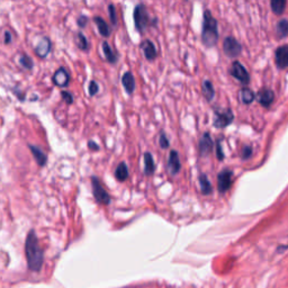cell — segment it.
<instances>
[{"mask_svg": "<svg viewBox=\"0 0 288 288\" xmlns=\"http://www.w3.org/2000/svg\"><path fill=\"white\" fill-rule=\"evenodd\" d=\"M25 252L28 267L32 270H39L43 263V251L39 244L36 234H35L33 230L29 231L27 236L25 243Z\"/></svg>", "mask_w": 288, "mask_h": 288, "instance_id": "1", "label": "cell"}, {"mask_svg": "<svg viewBox=\"0 0 288 288\" xmlns=\"http://www.w3.org/2000/svg\"><path fill=\"white\" fill-rule=\"evenodd\" d=\"M202 41L206 48H213L219 41V23L212 16L208 9L204 11Z\"/></svg>", "mask_w": 288, "mask_h": 288, "instance_id": "2", "label": "cell"}, {"mask_svg": "<svg viewBox=\"0 0 288 288\" xmlns=\"http://www.w3.org/2000/svg\"><path fill=\"white\" fill-rule=\"evenodd\" d=\"M133 17L135 28H137V31L140 33H143L150 24H153V21H151L144 4H138L135 6Z\"/></svg>", "mask_w": 288, "mask_h": 288, "instance_id": "3", "label": "cell"}, {"mask_svg": "<svg viewBox=\"0 0 288 288\" xmlns=\"http://www.w3.org/2000/svg\"><path fill=\"white\" fill-rule=\"evenodd\" d=\"M91 186H92L93 197H95L96 202L98 204L105 205V206H108L111 201L110 195L105 190V188L103 187L101 180H99L96 176H92L91 177Z\"/></svg>", "mask_w": 288, "mask_h": 288, "instance_id": "4", "label": "cell"}, {"mask_svg": "<svg viewBox=\"0 0 288 288\" xmlns=\"http://www.w3.org/2000/svg\"><path fill=\"white\" fill-rule=\"evenodd\" d=\"M234 120V115L230 108L226 109H214L213 125L216 128H224L230 125Z\"/></svg>", "mask_w": 288, "mask_h": 288, "instance_id": "5", "label": "cell"}, {"mask_svg": "<svg viewBox=\"0 0 288 288\" xmlns=\"http://www.w3.org/2000/svg\"><path fill=\"white\" fill-rule=\"evenodd\" d=\"M223 51L228 57H237L242 52V46L236 39L228 36L223 42Z\"/></svg>", "mask_w": 288, "mask_h": 288, "instance_id": "6", "label": "cell"}, {"mask_svg": "<svg viewBox=\"0 0 288 288\" xmlns=\"http://www.w3.org/2000/svg\"><path fill=\"white\" fill-rule=\"evenodd\" d=\"M232 177L233 172L230 169H223L217 175V189L220 193H225L230 189L232 186Z\"/></svg>", "mask_w": 288, "mask_h": 288, "instance_id": "7", "label": "cell"}, {"mask_svg": "<svg viewBox=\"0 0 288 288\" xmlns=\"http://www.w3.org/2000/svg\"><path fill=\"white\" fill-rule=\"evenodd\" d=\"M230 73L232 77L238 79L241 84L248 85L250 82V74L246 71V69L239 61H234L230 69Z\"/></svg>", "mask_w": 288, "mask_h": 288, "instance_id": "8", "label": "cell"}, {"mask_svg": "<svg viewBox=\"0 0 288 288\" xmlns=\"http://www.w3.org/2000/svg\"><path fill=\"white\" fill-rule=\"evenodd\" d=\"M214 142L210 138V134L208 132H205L198 142V153L201 157H206L209 155V152L213 149Z\"/></svg>", "mask_w": 288, "mask_h": 288, "instance_id": "9", "label": "cell"}, {"mask_svg": "<svg viewBox=\"0 0 288 288\" xmlns=\"http://www.w3.org/2000/svg\"><path fill=\"white\" fill-rule=\"evenodd\" d=\"M53 84L57 87H67L69 85V81H70V74L67 71L66 68H59L53 74Z\"/></svg>", "mask_w": 288, "mask_h": 288, "instance_id": "10", "label": "cell"}, {"mask_svg": "<svg viewBox=\"0 0 288 288\" xmlns=\"http://www.w3.org/2000/svg\"><path fill=\"white\" fill-rule=\"evenodd\" d=\"M181 169V163L178 152L176 150H171L169 153V159H168V170L169 172L172 176L178 175Z\"/></svg>", "mask_w": 288, "mask_h": 288, "instance_id": "11", "label": "cell"}, {"mask_svg": "<svg viewBox=\"0 0 288 288\" xmlns=\"http://www.w3.org/2000/svg\"><path fill=\"white\" fill-rule=\"evenodd\" d=\"M51 49H52L51 41L48 37L43 36L37 41V44L35 46V53H36L40 57H45L48 56Z\"/></svg>", "mask_w": 288, "mask_h": 288, "instance_id": "12", "label": "cell"}, {"mask_svg": "<svg viewBox=\"0 0 288 288\" xmlns=\"http://www.w3.org/2000/svg\"><path fill=\"white\" fill-rule=\"evenodd\" d=\"M276 64L279 69H284L288 67V45L280 46L275 53Z\"/></svg>", "mask_w": 288, "mask_h": 288, "instance_id": "13", "label": "cell"}, {"mask_svg": "<svg viewBox=\"0 0 288 288\" xmlns=\"http://www.w3.org/2000/svg\"><path fill=\"white\" fill-rule=\"evenodd\" d=\"M140 49L142 50L145 59L148 61H153L157 57V49L153 42H151L150 40H144L140 45Z\"/></svg>", "mask_w": 288, "mask_h": 288, "instance_id": "14", "label": "cell"}, {"mask_svg": "<svg viewBox=\"0 0 288 288\" xmlns=\"http://www.w3.org/2000/svg\"><path fill=\"white\" fill-rule=\"evenodd\" d=\"M274 98V92L269 89H261L257 95V101L259 102V104L262 105L263 107H269V106L273 104Z\"/></svg>", "mask_w": 288, "mask_h": 288, "instance_id": "15", "label": "cell"}, {"mask_svg": "<svg viewBox=\"0 0 288 288\" xmlns=\"http://www.w3.org/2000/svg\"><path fill=\"white\" fill-rule=\"evenodd\" d=\"M93 23H95V24L97 25L99 34H101L103 37L110 36L111 28L107 24V22H106L104 18H102L101 16H95V17H93Z\"/></svg>", "mask_w": 288, "mask_h": 288, "instance_id": "16", "label": "cell"}, {"mask_svg": "<svg viewBox=\"0 0 288 288\" xmlns=\"http://www.w3.org/2000/svg\"><path fill=\"white\" fill-rule=\"evenodd\" d=\"M122 85L125 88V90L128 95L133 93V91L135 90V79H134V75L132 74V72L127 71L123 74Z\"/></svg>", "mask_w": 288, "mask_h": 288, "instance_id": "17", "label": "cell"}, {"mask_svg": "<svg viewBox=\"0 0 288 288\" xmlns=\"http://www.w3.org/2000/svg\"><path fill=\"white\" fill-rule=\"evenodd\" d=\"M28 148L31 149L32 155L35 158V160H36V162L39 163V166H41V167L45 166L46 161H48V157H46V155L44 153V152L41 150L39 146H35L33 144H28Z\"/></svg>", "mask_w": 288, "mask_h": 288, "instance_id": "18", "label": "cell"}, {"mask_svg": "<svg viewBox=\"0 0 288 288\" xmlns=\"http://www.w3.org/2000/svg\"><path fill=\"white\" fill-rule=\"evenodd\" d=\"M156 171V163L155 159L152 157L150 152H145L144 153V174L146 176L153 175Z\"/></svg>", "mask_w": 288, "mask_h": 288, "instance_id": "19", "label": "cell"}, {"mask_svg": "<svg viewBox=\"0 0 288 288\" xmlns=\"http://www.w3.org/2000/svg\"><path fill=\"white\" fill-rule=\"evenodd\" d=\"M103 51L106 60H107L109 63L115 64L119 60V53H116L115 51H113V49L110 48V45L107 42H103Z\"/></svg>", "mask_w": 288, "mask_h": 288, "instance_id": "20", "label": "cell"}, {"mask_svg": "<svg viewBox=\"0 0 288 288\" xmlns=\"http://www.w3.org/2000/svg\"><path fill=\"white\" fill-rule=\"evenodd\" d=\"M199 180V186H201V191L203 195H209V194L213 191V187H212L210 181L208 180L207 175L201 174L198 177Z\"/></svg>", "mask_w": 288, "mask_h": 288, "instance_id": "21", "label": "cell"}, {"mask_svg": "<svg viewBox=\"0 0 288 288\" xmlns=\"http://www.w3.org/2000/svg\"><path fill=\"white\" fill-rule=\"evenodd\" d=\"M202 91H203V95H204V97L206 98L208 102H210L212 99L214 98V96H215V90H214L213 84H212L210 80H208V79H205V80L203 81V85H202Z\"/></svg>", "mask_w": 288, "mask_h": 288, "instance_id": "22", "label": "cell"}, {"mask_svg": "<svg viewBox=\"0 0 288 288\" xmlns=\"http://www.w3.org/2000/svg\"><path fill=\"white\" fill-rule=\"evenodd\" d=\"M115 177L120 181H125L128 178V167L125 162H121L115 170Z\"/></svg>", "mask_w": 288, "mask_h": 288, "instance_id": "23", "label": "cell"}, {"mask_svg": "<svg viewBox=\"0 0 288 288\" xmlns=\"http://www.w3.org/2000/svg\"><path fill=\"white\" fill-rule=\"evenodd\" d=\"M240 98H241V101H242V103L248 105L255 101L256 96H255L254 91L249 89V88H243V89H241V91H240Z\"/></svg>", "mask_w": 288, "mask_h": 288, "instance_id": "24", "label": "cell"}, {"mask_svg": "<svg viewBox=\"0 0 288 288\" xmlns=\"http://www.w3.org/2000/svg\"><path fill=\"white\" fill-rule=\"evenodd\" d=\"M75 43H77V46L82 51H87L88 49H89V43H88V40L81 32L77 33V36H75Z\"/></svg>", "mask_w": 288, "mask_h": 288, "instance_id": "25", "label": "cell"}, {"mask_svg": "<svg viewBox=\"0 0 288 288\" xmlns=\"http://www.w3.org/2000/svg\"><path fill=\"white\" fill-rule=\"evenodd\" d=\"M272 8H273V11L275 14H277V15H280V14H283L284 13V10H285V7H286V2L285 0H273L272 2Z\"/></svg>", "mask_w": 288, "mask_h": 288, "instance_id": "26", "label": "cell"}, {"mask_svg": "<svg viewBox=\"0 0 288 288\" xmlns=\"http://www.w3.org/2000/svg\"><path fill=\"white\" fill-rule=\"evenodd\" d=\"M276 33H277L278 37L286 36V35L288 34V21L287 20H283L278 23L277 27H276Z\"/></svg>", "mask_w": 288, "mask_h": 288, "instance_id": "27", "label": "cell"}, {"mask_svg": "<svg viewBox=\"0 0 288 288\" xmlns=\"http://www.w3.org/2000/svg\"><path fill=\"white\" fill-rule=\"evenodd\" d=\"M20 64L26 70H32L34 67V62L32 60V57L24 54V53L20 55Z\"/></svg>", "mask_w": 288, "mask_h": 288, "instance_id": "28", "label": "cell"}, {"mask_svg": "<svg viewBox=\"0 0 288 288\" xmlns=\"http://www.w3.org/2000/svg\"><path fill=\"white\" fill-rule=\"evenodd\" d=\"M108 14H109V18L110 22L113 23V25H117V14H116V9H115V6L113 4H109L108 5Z\"/></svg>", "mask_w": 288, "mask_h": 288, "instance_id": "29", "label": "cell"}, {"mask_svg": "<svg viewBox=\"0 0 288 288\" xmlns=\"http://www.w3.org/2000/svg\"><path fill=\"white\" fill-rule=\"evenodd\" d=\"M159 144H160V146L162 149H168L169 148V139L166 137V134H164V132L162 131L160 133V137H159Z\"/></svg>", "mask_w": 288, "mask_h": 288, "instance_id": "30", "label": "cell"}, {"mask_svg": "<svg viewBox=\"0 0 288 288\" xmlns=\"http://www.w3.org/2000/svg\"><path fill=\"white\" fill-rule=\"evenodd\" d=\"M252 155V148L250 145H244L242 148V151H241V157H242L243 160H246L249 159Z\"/></svg>", "mask_w": 288, "mask_h": 288, "instance_id": "31", "label": "cell"}, {"mask_svg": "<svg viewBox=\"0 0 288 288\" xmlns=\"http://www.w3.org/2000/svg\"><path fill=\"white\" fill-rule=\"evenodd\" d=\"M216 157L219 159L220 161H222L223 159H224V153H223V150H222V145L220 143V140L216 141Z\"/></svg>", "mask_w": 288, "mask_h": 288, "instance_id": "32", "label": "cell"}, {"mask_svg": "<svg viewBox=\"0 0 288 288\" xmlns=\"http://www.w3.org/2000/svg\"><path fill=\"white\" fill-rule=\"evenodd\" d=\"M99 91V86L97 85L96 81H90L89 84V95L95 96L96 93Z\"/></svg>", "mask_w": 288, "mask_h": 288, "instance_id": "33", "label": "cell"}, {"mask_svg": "<svg viewBox=\"0 0 288 288\" xmlns=\"http://www.w3.org/2000/svg\"><path fill=\"white\" fill-rule=\"evenodd\" d=\"M61 96L63 97L64 101L67 104H72L73 103V96L72 93H70L68 91H61Z\"/></svg>", "mask_w": 288, "mask_h": 288, "instance_id": "34", "label": "cell"}, {"mask_svg": "<svg viewBox=\"0 0 288 288\" xmlns=\"http://www.w3.org/2000/svg\"><path fill=\"white\" fill-rule=\"evenodd\" d=\"M88 21H89V18H88L87 16L82 15V16H80L79 18L77 20V24H78V26H79V27L84 28V27H86V25L88 24Z\"/></svg>", "mask_w": 288, "mask_h": 288, "instance_id": "35", "label": "cell"}, {"mask_svg": "<svg viewBox=\"0 0 288 288\" xmlns=\"http://www.w3.org/2000/svg\"><path fill=\"white\" fill-rule=\"evenodd\" d=\"M88 148H89L91 151H98L99 145L96 142H93V141H89V142H88Z\"/></svg>", "mask_w": 288, "mask_h": 288, "instance_id": "36", "label": "cell"}, {"mask_svg": "<svg viewBox=\"0 0 288 288\" xmlns=\"http://www.w3.org/2000/svg\"><path fill=\"white\" fill-rule=\"evenodd\" d=\"M11 43V34L9 31H5V44Z\"/></svg>", "mask_w": 288, "mask_h": 288, "instance_id": "37", "label": "cell"}]
</instances>
